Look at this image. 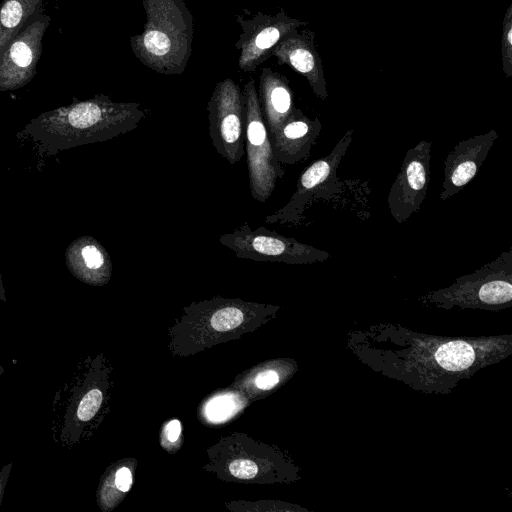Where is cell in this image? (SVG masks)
Instances as JSON below:
<instances>
[{"instance_id": "1", "label": "cell", "mask_w": 512, "mask_h": 512, "mask_svg": "<svg viewBox=\"0 0 512 512\" xmlns=\"http://www.w3.org/2000/svg\"><path fill=\"white\" fill-rule=\"evenodd\" d=\"M146 22L130 37L135 57L164 75L182 74L189 62L194 33L193 16L184 0H143Z\"/></svg>"}, {"instance_id": "2", "label": "cell", "mask_w": 512, "mask_h": 512, "mask_svg": "<svg viewBox=\"0 0 512 512\" xmlns=\"http://www.w3.org/2000/svg\"><path fill=\"white\" fill-rule=\"evenodd\" d=\"M245 154L247 157L251 196L265 202L273 193L276 183L284 177V169L277 160L265 125L254 79L244 85Z\"/></svg>"}, {"instance_id": "3", "label": "cell", "mask_w": 512, "mask_h": 512, "mask_svg": "<svg viewBox=\"0 0 512 512\" xmlns=\"http://www.w3.org/2000/svg\"><path fill=\"white\" fill-rule=\"evenodd\" d=\"M219 242L232 250L236 257L252 261L312 264L324 262L331 257L327 251L265 227L252 229L247 222L232 232L222 234Z\"/></svg>"}, {"instance_id": "4", "label": "cell", "mask_w": 512, "mask_h": 512, "mask_svg": "<svg viewBox=\"0 0 512 512\" xmlns=\"http://www.w3.org/2000/svg\"><path fill=\"white\" fill-rule=\"evenodd\" d=\"M353 136L349 129L326 156L314 161L300 175L290 200L276 212L266 216L270 224H299L309 203L317 198L330 199L341 189L338 168Z\"/></svg>"}, {"instance_id": "5", "label": "cell", "mask_w": 512, "mask_h": 512, "mask_svg": "<svg viewBox=\"0 0 512 512\" xmlns=\"http://www.w3.org/2000/svg\"><path fill=\"white\" fill-rule=\"evenodd\" d=\"M209 135L217 153L230 164L245 154V103L240 87L231 78L218 82L207 104Z\"/></svg>"}, {"instance_id": "6", "label": "cell", "mask_w": 512, "mask_h": 512, "mask_svg": "<svg viewBox=\"0 0 512 512\" xmlns=\"http://www.w3.org/2000/svg\"><path fill=\"white\" fill-rule=\"evenodd\" d=\"M434 300L486 307L512 301V249L503 251L481 268L459 277L450 287L431 294Z\"/></svg>"}, {"instance_id": "7", "label": "cell", "mask_w": 512, "mask_h": 512, "mask_svg": "<svg viewBox=\"0 0 512 512\" xmlns=\"http://www.w3.org/2000/svg\"><path fill=\"white\" fill-rule=\"evenodd\" d=\"M242 32L235 43L240 51L238 66L243 72H254L257 67L272 56L276 45L289 33L307 24L306 21L291 18L284 9L275 15L258 12L250 19L236 15Z\"/></svg>"}, {"instance_id": "8", "label": "cell", "mask_w": 512, "mask_h": 512, "mask_svg": "<svg viewBox=\"0 0 512 512\" xmlns=\"http://www.w3.org/2000/svg\"><path fill=\"white\" fill-rule=\"evenodd\" d=\"M431 149V141L421 140L406 152L387 197L390 214L397 223L405 222L413 213L418 212L426 198Z\"/></svg>"}, {"instance_id": "9", "label": "cell", "mask_w": 512, "mask_h": 512, "mask_svg": "<svg viewBox=\"0 0 512 512\" xmlns=\"http://www.w3.org/2000/svg\"><path fill=\"white\" fill-rule=\"evenodd\" d=\"M50 21L43 9L38 11L8 43L0 57V89L21 87L34 77Z\"/></svg>"}, {"instance_id": "10", "label": "cell", "mask_w": 512, "mask_h": 512, "mask_svg": "<svg viewBox=\"0 0 512 512\" xmlns=\"http://www.w3.org/2000/svg\"><path fill=\"white\" fill-rule=\"evenodd\" d=\"M498 136L492 129L454 146L445 158L440 200L451 198L474 179Z\"/></svg>"}, {"instance_id": "11", "label": "cell", "mask_w": 512, "mask_h": 512, "mask_svg": "<svg viewBox=\"0 0 512 512\" xmlns=\"http://www.w3.org/2000/svg\"><path fill=\"white\" fill-rule=\"evenodd\" d=\"M279 65H288L304 76L314 94L326 100L328 91L322 60L315 48V33L308 29L292 31L286 35L272 51Z\"/></svg>"}, {"instance_id": "12", "label": "cell", "mask_w": 512, "mask_h": 512, "mask_svg": "<svg viewBox=\"0 0 512 512\" xmlns=\"http://www.w3.org/2000/svg\"><path fill=\"white\" fill-rule=\"evenodd\" d=\"M320 131L321 122L318 117L311 119L296 108L271 140L279 163L293 165L306 160Z\"/></svg>"}, {"instance_id": "13", "label": "cell", "mask_w": 512, "mask_h": 512, "mask_svg": "<svg viewBox=\"0 0 512 512\" xmlns=\"http://www.w3.org/2000/svg\"><path fill=\"white\" fill-rule=\"evenodd\" d=\"M257 94L263 119L272 140L281 125L296 109L293 92L285 76L264 67L261 70Z\"/></svg>"}, {"instance_id": "14", "label": "cell", "mask_w": 512, "mask_h": 512, "mask_svg": "<svg viewBox=\"0 0 512 512\" xmlns=\"http://www.w3.org/2000/svg\"><path fill=\"white\" fill-rule=\"evenodd\" d=\"M43 9V0H2L0 4V57L26 21Z\"/></svg>"}, {"instance_id": "15", "label": "cell", "mask_w": 512, "mask_h": 512, "mask_svg": "<svg viewBox=\"0 0 512 512\" xmlns=\"http://www.w3.org/2000/svg\"><path fill=\"white\" fill-rule=\"evenodd\" d=\"M434 356L439 366L455 372L470 368L476 360V351L470 343L455 340L442 344Z\"/></svg>"}, {"instance_id": "16", "label": "cell", "mask_w": 512, "mask_h": 512, "mask_svg": "<svg viewBox=\"0 0 512 512\" xmlns=\"http://www.w3.org/2000/svg\"><path fill=\"white\" fill-rule=\"evenodd\" d=\"M241 406V400L236 395L223 394L206 404L205 414L210 421L222 422L236 413Z\"/></svg>"}, {"instance_id": "17", "label": "cell", "mask_w": 512, "mask_h": 512, "mask_svg": "<svg viewBox=\"0 0 512 512\" xmlns=\"http://www.w3.org/2000/svg\"><path fill=\"white\" fill-rule=\"evenodd\" d=\"M243 311L235 305H226L217 309L211 316V326L217 331H228L242 324Z\"/></svg>"}, {"instance_id": "18", "label": "cell", "mask_w": 512, "mask_h": 512, "mask_svg": "<svg viewBox=\"0 0 512 512\" xmlns=\"http://www.w3.org/2000/svg\"><path fill=\"white\" fill-rule=\"evenodd\" d=\"M503 71L507 78L512 76V4L507 8L503 19L501 37Z\"/></svg>"}, {"instance_id": "19", "label": "cell", "mask_w": 512, "mask_h": 512, "mask_svg": "<svg viewBox=\"0 0 512 512\" xmlns=\"http://www.w3.org/2000/svg\"><path fill=\"white\" fill-rule=\"evenodd\" d=\"M103 400L101 390L94 388L81 398L76 411V417L81 422L91 420L98 412Z\"/></svg>"}, {"instance_id": "20", "label": "cell", "mask_w": 512, "mask_h": 512, "mask_svg": "<svg viewBox=\"0 0 512 512\" xmlns=\"http://www.w3.org/2000/svg\"><path fill=\"white\" fill-rule=\"evenodd\" d=\"M81 256L87 269L91 271H104L107 272L109 268V259L105 251H103L97 244H86L81 249Z\"/></svg>"}, {"instance_id": "21", "label": "cell", "mask_w": 512, "mask_h": 512, "mask_svg": "<svg viewBox=\"0 0 512 512\" xmlns=\"http://www.w3.org/2000/svg\"><path fill=\"white\" fill-rule=\"evenodd\" d=\"M230 473L238 479H252L258 472L256 463L247 459H237L229 465Z\"/></svg>"}, {"instance_id": "22", "label": "cell", "mask_w": 512, "mask_h": 512, "mask_svg": "<svg viewBox=\"0 0 512 512\" xmlns=\"http://www.w3.org/2000/svg\"><path fill=\"white\" fill-rule=\"evenodd\" d=\"M279 382V375L274 370H265L255 378V385L261 390H270Z\"/></svg>"}, {"instance_id": "23", "label": "cell", "mask_w": 512, "mask_h": 512, "mask_svg": "<svg viewBox=\"0 0 512 512\" xmlns=\"http://www.w3.org/2000/svg\"><path fill=\"white\" fill-rule=\"evenodd\" d=\"M115 486L121 492H127L132 484V474L128 467H121L115 473Z\"/></svg>"}, {"instance_id": "24", "label": "cell", "mask_w": 512, "mask_h": 512, "mask_svg": "<svg viewBox=\"0 0 512 512\" xmlns=\"http://www.w3.org/2000/svg\"><path fill=\"white\" fill-rule=\"evenodd\" d=\"M165 432L170 442L177 441L181 434V423L176 419L170 421L165 428Z\"/></svg>"}, {"instance_id": "25", "label": "cell", "mask_w": 512, "mask_h": 512, "mask_svg": "<svg viewBox=\"0 0 512 512\" xmlns=\"http://www.w3.org/2000/svg\"><path fill=\"white\" fill-rule=\"evenodd\" d=\"M12 463L6 464L3 466V468L0 470V505L3 498L4 489L6 486V483L8 481V477L11 471Z\"/></svg>"}, {"instance_id": "26", "label": "cell", "mask_w": 512, "mask_h": 512, "mask_svg": "<svg viewBox=\"0 0 512 512\" xmlns=\"http://www.w3.org/2000/svg\"><path fill=\"white\" fill-rule=\"evenodd\" d=\"M4 373V368L3 366L0 364V375H2Z\"/></svg>"}]
</instances>
